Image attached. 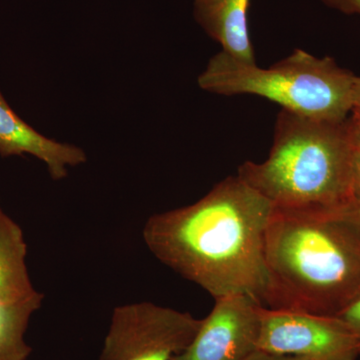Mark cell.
<instances>
[{
  "label": "cell",
  "instance_id": "1",
  "mask_svg": "<svg viewBox=\"0 0 360 360\" xmlns=\"http://www.w3.org/2000/svg\"><path fill=\"white\" fill-rule=\"evenodd\" d=\"M269 200L238 175L193 205L151 215L142 238L156 259L213 298L248 295L264 307Z\"/></svg>",
  "mask_w": 360,
  "mask_h": 360
},
{
  "label": "cell",
  "instance_id": "16",
  "mask_svg": "<svg viewBox=\"0 0 360 360\" xmlns=\"http://www.w3.org/2000/svg\"><path fill=\"white\" fill-rule=\"evenodd\" d=\"M348 120H349L350 129L354 134V141L360 148V110H352Z\"/></svg>",
  "mask_w": 360,
  "mask_h": 360
},
{
  "label": "cell",
  "instance_id": "2",
  "mask_svg": "<svg viewBox=\"0 0 360 360\" xmlns=\"http://www.w3.org/2000/svg\"><path fill=\"white\" fill-rule=\"evenodd\" d=\"M264 307L338 316L360 297V222L349 212L272 208Z\"/></svg>",
  "mask_w": 360,
  "mask_h": 360
},
{
  "label": "cell",
  "instance_id": "8",
  "mask_svg": "<svg viewBox=\"0 0 360 360\" xmlns=\"http://www.w3.org/2000/svg\"><path fill=\"white\" fill-rule=\"evenodd\" d=\"M30 155L46 165L51 179H65L68 167L86 162L84 151L72 144L47 139L16 115L0 91V155Z\"/></svg>",
  "mask_w": 360,
  "mask_h": 360
},
{
  "label": "cell",
  "instance_id": "11",
  "mask_svg": "<svg viewBox=\"0 0 360 360\" xmlns=\"http://www.w3.org/2000/svg\"><path fill=\"white\" fill-rule=\"evenodd\" d=\"M44 298L18 302L0 300V360H26L32 354V347L25 340L26 329Z\"/></svg>",
  "mask_w": 360,
  "mask_h": 360
},
{
  "label": "cell",
  "instance_id": "4",
  "mask_svg": "<svg viewBox=\"0 0 360 360\" xmlns=\"http://www.w3.org/2000/svg\"><path fill=\"white\" fill-rule=\"evenodd\" d=\"M355 79L333 58H317L302 49L269 68L220 51L208 61L198 85L219 96L264 97L312 120L341 122L354 108Z\"/></svg>",
  "mask_w": 360,
  "mask_h": 360
},
{
  "label": "cell",
  "instance_id": "6",
  "mask_svg": "<svg viewBox=\"0 0 360 360\" xmlns=\"http://www.w3.org/2000/svg\"><path fill=\"white\" fill-rule=\"evenodd\" d=\"M258 349L304 360H357L359 342L338 316L264 307Z\"/></svg>",
  "mask_w": 360,
  "mask_h": 360
},
{
  "label": "cell",
  "instance_id": "12",
  "mask_svg": "<svg viewBox=\"0 0 360 360\" xmlns=\"http://www.w3.org/2000/svg\"><path fill=\"white\" fill-rule=\"evenodd\" d=\"M338 317L342 319L354 333L360 350V297L349 305Z\"/></svg>",
  "mask_w": 360,
  "mask_h": 360
},
{
  "label": "cell",
  "instance_id": "14",
  "mask_svg": "<svg viewBox=\"0 0 360 360\" xmlns=\"http://www.w3.org/2000/svg\"><path fill=\"white\" fill-rule=\"evenodd\" d=\"M356 143V142H355ZM350 214L360 222V148L356 150V174H355V191L354 205L349 210Z\"/></svg>",
  "mask_w": 360,
  "mask_h": 360
},
{
  "label": "cell",
  "instance_id": "18",
  "mask_svg": "<svg viewBox=\"0 0 360 360\" xmlns=\"http://www.w3.org/2000/svg\"><path fill=\"white\" fill-rule=\"evenodd\" d=\"M2 212H4V210H2L1 207H0V213H1Z\"/></svg>",
  "mask_w": 360,
  "mask_h": 360
},
{
  "label": "cell",
  "instance_id": "17",
  "mask_svg": "<svg viewBox=\"0 0 360 360\" xmlns=\"http://www.w3.org/2000/svg\"><path fill=\"white\" fill-rule=\"evenodd\" d=\"M360 110V77H357L354 87V108L352 110Z\"/></svg>",
  "mask_w": 360,
  "mask_h": 360
},
{
  "label": "cell",
  "instance_id": "9",
  "mask_svg": "<svg viewBox=\"0 0 360 360\" xmlns=\"http://www.w3.org/2000/svg\"><path fill=\"white\" fill-rule=\"evenodd\" d=\"M250 0H193L194 18L232 58L255 63L248 11Z\"/></svg>",
  "mask_w": 360,
  "mask_h": 360
},
{
  "label": "cell",
  "instance_id": "5",
  "mask_svg": "<svg viewBox=\"0 0 360 360\" xmlns=\"http://www.w3.org/2000/svg\"><path fill=\"white\" fill-rule=\"evenodd\" d=\"M201 319L153 302L113 309L97 360H172L188 347Z\"/></svg>",
  "mask_w": 360,
  "mask_h": 360
},
{
  "label": "cell",
  "instance_id": "10",
  "mask_svg": "<svg viewBox=\"0 0 360 360\" xmlns=\"http://www.w3.org/2000/svg\"><path fill=\"white\" fill-rule=\"evenodd\" d=\"M27 245L20 225L0 213V300L18 302L44 296L34 286L26 266Z\"/></svg>",
  "mask_w": 360,
  "mask_h": 360
},
{
  "label": "cell",
  "instance_id": "3",
  "mask_svg": "<svg viewBox=\"0 0 360 360\" xmlns=\"http://www.w3.org/2000/svg\"><path fill=\"white\" fill-rule=\"evenodd\" d=\"M348 117L329 122L281 110L269 158L260 163L245 161L238 176L274 210L349 212L357 146Z\"/></svg>",
  "mask_w": 360,
  "mask_h": 360
},
{
  "label": "cell",
  "instance_id": "7",
  "mask_svg": "<svg viewBox=\"0 0 360 360\" xmlns=\"http://www.w3.org/2000/svg\"><path fill=\"white\" fill-rule=\"evenodd\" d=\"M264 309L248 295L215 298L191 345L172 360H245L258 349Z\"/></svg>",
  "mask_w": 360,
  "mask_h": 360
},
{
  "label": "cell",
  "instance_id": "13",
  "mask_svg": "<svg viewBox=\"0 0 360 360\" xmlns=\"http://www.w3.org/2000/svg\"><path fill=\"white\" fill-rule=\"evenodd\" d=\"M326 6L345 14H360V0H321Z\"/></svg>",
  "mask_w": 360,
  "mask_h": 360
},
{
  "label": "cell",
  "instance_id": "15",
  "mask_svg": "<svg viewBox=\"0 0 360 360\" xmlns=\"http://www.w3.org/2000/svg\"><path fill=\"white\" fill-rule=\"evenodd\" d=\"M245 360H304L300 357L292 356V355H281L271 354V352H264V350L257 349V352L251 354L250 356L246 357Z\"/></svg>",
  "mask_w": 360,
  "mask_h": 360
}]
</instances>
